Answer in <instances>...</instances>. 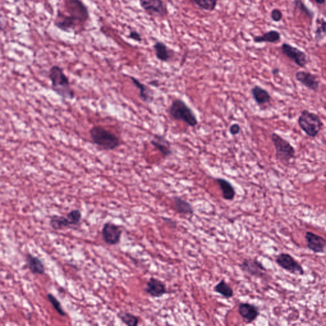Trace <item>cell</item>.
Wrapping results in <instances>:
<instances>
[{"instance_id": "obj_1", "label": "cell", "mask_w": 326, "mask_h": 326, "mask_svg": "<svg viewBox=\"0 0 326 326\" xmlns=\"http://www.w3.org/2000/svg\"><path fill=\"white\" fill-rule=\"evenodd\" d=\"M65 6L68 15L58 14L55 21V26L63 32L75 30L77 26L83 25L90 17L88 8L81 0H69Z\"/></svg>"}, {"instance_id": "obj_2", "label": "cell", "mask_w": 326, "mask_h": 326, "mask_svg": "<svg viewBox=\"0 0 326 326\" xmlns=\"http://www.w3.org/2000/svg\"><path fill=\"white\" fill-rule=\"evenodd\" d=\"M48 78L51 82V89L55 94L64 99L72 100L74 98L75 93L69 79L60 66L54 65L50 68Z\"/></svg>"}, {"instance_id": "obj_3", "label": "cell", "mask_w": 326, "mask_h": 326, "mask_svg": "<svg viewBox=\"0 0 326 326\" xmlns=\"http://www.w3.org/2000/svg\"><path fill=\"white\" fill-rule=\"evenodd\" d=\"M93 142L104 150H113L120 146V139L114 133L101 126H95L90 132Z\"/></svg>"}, {"instance_id": "obj_4", "label": "cell", "mask_w": 326, "mask_h": 326, "mask_svg": "<svg viewBox=\"0 0 326 326\" xmlns=\"http://www.w3.org/2000/svg\"><path fill=\"white\" fill-rule=\"evenodd\" d=\"M271 140L276 149L277 160L284 166H289L290 161L296 157L294 147L287 140L283 139L277 133H273Z\"/></svg>"}, {"instance_id": "obj_5", "label": "cell", "mask_w": 326, "mask_h": 326, "mask_svg": "<svg viewBox=\"0 0 326 326\" xmlns=\"http://www.w3.org/2000/svg\"><path fill=\"white\" fill-rule=\"evenodd\" d=\"M169 112L173 119L183 121L190 127L194 128L198 125L196 115L183 99H175L170 106Z\"/></svg>"}, {"instance_id": "obj_6", "label": "cell", "mask_w": 326, "mask_h": 326, "mask_svg": "<svg viewBox=\"0 0 326 326\" xmlns=\"http://www.w3.org/2000/svg\"><path fill=\"white\" fill-rule=\"evenodd\" d=\"M299 128L308 137L316 138L323 130L324 123L316 113L304 110L298 120Z\"/></svg>"}, {"instance_id": "obj_7", "label": "cell", "mask_w": 326, "mask_h": 326, "mask_svg": "<svg viewBox=\"0 0 326 326\" xmlns=\"http://www.w3.org/2000/svg\"><path fill=\"white\" fill-rule=\"evenodd\" d=\"M276 263L279 267L285 271L296 276H303L305 274L302 266L287 253H281L276 257Z\"/></svg>"}, {"instance_id": "obj_8", "label": "cell", "mask_w": 326, "mask_h": 326, "mask_svg": "<svg viewBox=\"0 0 326 326\" xmlns=\"http://www.w3.org/2000/svg\"><path fill=\"white\" fill-rule=\"evenodd\" d=\"M281 50L286 57L294 62L299 67L305 68L307 65L308 60L307 54L296 47L287 43H283L281 44Z\"/></svg>"}, {"instance_id": "obj_9", "label": "cell", "mask_w": 326, "mask_h": 326, "mask_svg": "<svg viewBox=\"0 0 326 326\" xmlns=\"http://www.w3.org/2000/svg\"><path fill=\"white\" fill-rule=\"evenodd\" d=\"M101 233L103 240L106 244L115 245L121 240L123 230L114 223H106L102 228Z\"/></svg>"}, {"instance_id": "obj_10", "label": "cell", "mask_w": 326, "mask_h": 326, "mask_svg": "<svg viewBox=\"0 0 326 326\" xmlns=\"http://www.w3.org/2000/svg\"><path fill=\"white\" fill-rule=\"evenodd\" d=\"M141 7L147 14L153 17H163L167 14V10L162 0H140Z\"/></svg>"}, {"instance_id": "obj_11", "label": "cell", "mask_w": 326, "mask_h": 326, "mask_svg": "<svg viewBox=\"0 0 326 326\" xmlns=\"http://www.w3.org/2000/svg\"><path fill=\"white\" fill-rule=\"evenodd\" d=\"M243 272L247 273L250 276L263 278L265 276L267 269L263 264L254 259H244L242 263L239 265Z\"/></svg>"}, {"instance_id": "obj_12", "label": "cell", "mask_w": 326, "mask_h": 326, "mask_svg": "<svg viewBox=\"0 0 326 326\" xmlns=\"http://www.w3.org/2000/svg\"><path fill=\"white\" fill-rule=\"evenodd\" d=\"M295 78L299 83L309 90L317 92L319 89V81L316 75L306 71H299L295 74Z\"/></svg>"}, {"instance_id": "obj_13", "label": "cell", "mask_w": 326, "mask_h": 326, "mask_svg": "<svg viewBox=\"0 0 326 326\" xmlns=\"http://www.w3.org/2000/svg\"><path fill=\"white\" fill-rule=\"evenodd\" d=\"M239 316L242 318L244 323L251 324L256 320L259 316V308L248 303H241L239 304L238 308Z\"/></svg>"}, {"instance_id": "obj_14", "label": "cell", "mask_w": 326, "mask_h": 326, "mask_svg": "<svg viewBox=\"0 0 326 326\" xmlns=\"http://www.w3.org/2000/svg\"><path fill=\"white\" fill-rule=\"evenodd\" d=\"M306 241L307 247L314 253L325 252L326 247V240L323 236L311 232H308L305 234Z\"/></svg>"}, {"instance_id": "obj_15", "label": "cell", "mask_w": 326, "mask_h": 326, "mask_svg": "<svg viewBox=\"0 0 326 326\" xmlns=\"http://www.w3.org/2000/svg\"><path fill=\"white\" fill-rule=\"evenodd\" d=\"M146 293L150 295L153 298H161L167 293L166 286L163 281L159 279L152 277L148 281L145 288Z\"/></svg>"}, {"instance_id": "obj_16", "label": "cell", "mask_w": 326, "mask_h": 326, "mask_svg": "<svg viewBox=\"0 0 326 326\" xmlns=\"http://www.w3.org/2000/svg\"><path fill=\"white\" fill-rule=\"evenodd\" d=\"M150 143L161 152L164 157H169L173 154L172 146H171L170 141L163 135H154L150 141Z\"/></svg>"}, {"instance_id": "obj_17", "label": "cell", "mask_w": 326, "mask_h": 326, "mask_svg": "<svg viewBox=\"0 0 326 326\" xmlns=\"http://www.w3.org/2000/svg\"><path fill=\"white\" fill-rule=\"evenodd\" d=\"M253 99L261 108H266L271 104L272 97L269 92L259 86H255L252 88Z\"/></svg>"}, {"instance_id": "obj_18", "label": "cell", "mask_w": 326, "mask_h": 326, "mask_svg": "<svg viewBox=\"0 0 326 326\" xmlns=\"http://www.w3.org/2000/svg\"><path fill=\"white\" fill-rule=\"evenodd\" d=\"M132 83H134L135 87L139 89L140 92V97L141 100L146 103H151L154 101V93L151 89L146 86L145 84L141 83L139 80L135 78L134 77H130Z\"/></svg>"}, {"instance_id": "obj_19", "label": "cell", "mask_w": 326, "mask_h": 326, "mask_svg": "<svg viewBox=\"0 0 326 326\" xmlns=\"http://www.w3.org/2000/svg\"><path fill=\"white\" fill-rule=\"evenodd\" d=\"M26 261L29 269L32 274L37 275L45 274V266L43 261L39 257L28 254L26 255Z\"/></svg>"}, {"instance_id": "obj_20", "label": "cell", "mask_w": 326, "mask_h": 326, "mask_svg": "<svg viewBox=\"0 0 326 326\" xmlns=\"http://www.w3.org/2000/svg\"><path fill=\"white\" fill-rule=\"evenodd\" d=\"M216 181L220 187L223 199L227 201L233 200L236 195V190L232 183L228 180L223 178H217Z\"/></svg>"}, {"instance_id": "obj_21", "label": "cell", "mask_w": 326, "mask_h": 326, "mask_svg": "<svg viewBox=\"0 0 326 326\" xmlns=\"http://www.w3.org/2000/svg\"><path fill=\"white\" fill-rule=\"evenodd\" d=\"M280 40V33L276 30H270L261 36H256L253 39V41L256 44H277L279 43Z\"/></svg>"}, {"instance_id": "obj_22", "label": "cell", "mask_w": 326, "mask_h": 326, "mask_svg": "<svg viewBox=\"0 0 326 326\" xmlns=\"http://www.w3.org/2000/svg\"><path fill=\"white\" fill-rule=\"evenodd\" d=\"M173 200H174L175 210L179 214L191 215L194 213V208H193L191 204L188 203L185 199L179 196H175Z\"/></svg>"}, {"instance_id": "obj_23", "label": "cell", "mask_w": 326, "mask_h": 326, "mask_svg": "<svg viewBox=\"0 0 326 326\" xmlns=\"http://www.w3.org/2000/svg\"><path fill=\"white\" fill-rule=\"evenodd\" d=\"M155 54L157 59L162 62H168L172 58L170 50L168 49L166 44L162 42H157L154 45Z\"/></svg>"}, {"instance_id": "obj_24", "label": "cell", "mask_w": 326, "mask_h": 326, "mask_svg": "<svg viewBox=\"0 0 326 326\" xmlns=\"http://www.w3.org/2000/svg\"><path fill=\"white\" fill-rule=\"evenodd\" d=\"M50 226L53 230H61L64 228H70L73 226L67 217L52 216L49 221Z\"/></svg>"}, {"instance_id": "obj_25", "label": "cell", "mask_w": 326, "mask_h": 326, "mask_svg": "<svg viewBox=\"0 0 326 326\" xmlns=\"http://www.w3.org/2000/svg\"><path fill=\"white\" fill-rule=\"evenodd\" d=\"M214 291L221 294L226 299L232 298L234 296L233 289L228 283L226 282L225 280H221L215 286Z\"/></svg>"}, {"instance_id": "obj_26", "label": "cell", "mask_w": 326, "mask_h": 326, "mask_svg": "<svg viewBox=\"0 0 326 326\" xmlns=\"http://www.w3.org/2000/svg\"><path fill=\"white\" fill-rule=\"evenodd\" d=\"M192 1L201 9L212 12L216 9L218 0H192Z\"/></svg>"}, {"instance_id": "obj_27", "label": "cell", "mask_w": 326, "mask_h": 326, "mask_svg": "<svg viewBox=\"0 0 326 326\" xmlns=\"http://www.w3.org/2000/svg\"><path fill=\"white\" fill-rule=\"evenodd\" d=\"M326 38V21L325 19H319L317 26L315 32V39L317 42L323 41Z\"/></svg>"}, {"instance_id": "obj_28", "label": "cell", "mask_w": 326, "mask_h": 326, "mask_svg": "<svg viewBox=\"0 0 326 326\" xmlns=\"http://www.w3.org/2000/svg\"><path fill=\"white\" fill-rule=\"evenodd\" d=\"M118 316L126 325L129 326H137L139 325V320L138 317L135 315L128 312H121Z\"/></svg>"}, {"instance_id": "obj_29", "label": "cell", "mask_w": 326, "mask_h": 326, "mask_svg": "<svg viewBox=\"0 0 326 326\" xmlns=\"http://www.w3.org/2000/svg\"><path fill=\"white\" fill-rule=\"evenodd\" d=\"M293 3L295 7L300 10L304 14L307 15L308 18L311 20L314 18L315 16L314 11L310 9L307 6H306L302 0H294Z\"/></svg>"}, {"instance_id": "obj_30", "label": "cell", "mask_w": 326, "mask_h": 326, "mask_svg": "<svg viewBox=\"0 0 326 326\" xmlns=\"http://www.w3.org/2000/svg\"><path fill=\"white\" fill-rule=\"evenodd\" d=\"M47 298L49 300L50 303L52 304V307H54V309L56 310L59 315H61V316H66V313L64 312L63 307H62L61 303L59 302L58 299L55 298L54 295L48 294Z\"/></svg>"}, {"instance_id": "obj_31", "label": "cell", "mask_w": 326, "mask_h": 326, "mask_svg": "<svg viewBox=\"0 0 326 326\" xmlns=\"http://www.w3.org/2000/svg\"><path fill=\"white\" fill-rule=\"evenodd\" d=\"M66 217L69 219L73 226L79 225L82 218L81 210L78 209L71 210Z\"/></svg>"}, {"instance_id": "obj_32", "label": "cell", "mask_w": 326, "mask_h": 326, "mask_svg": "<svg viewBox=\"0 0 326 326\" xmlns=\"http://www.w3.org/2000/svg\"><path fill=\"white\" fill-rule=\"evenodd\" d=\"M270 16H271L272 21L276 22V23H279L283 18L282 12L279 8H275V9L272 10Z\"/></svg>"}, {"instance_id": "obj_33", "label": "cell", "mask_w": 326, "mask_h": 326, "mask_svg": "<svg viewBox=\"0 0 326 326\" xmlns=\"http://www.w3.org/2000/svg\"><path fill=\"white\" fill-rule=\"evenodd\" d=\"M240 130V126L237 123L233 124L230 128V133L231 135H233V136L239 134Z\"/></svg>"}, {"instance_id": "obj_34", "label": "cell", "mask_w": 326, "mask_h": 326, "mask_svg": "<svg viewBox=\"0 0 326 326\" xmlns=\"http://www.w3.org/2000/svg\"><path fill=\"white\" fill-rule=\"evenodd\" d=\"M129 38H130L131 39L134 40V41L137 42H140L142 41L141 35H140L138 32H135V31H132V32L130 33Z\"/></svg>"}, {"instance_id": "obj_35", "label": "cell", "mask_w": 326, "mask_h": 326, "mask_svg": "<svg viewBox=\"0 0 326 326\" xmlns=\"http://www.w3.org/2000/svg\"><path fill=\"white\" fill-rule=\"evenodd\" d=\"M163 220L165 222L166 225H169L171 228H175L177 227L176 222L172 220V219L163 218Z\"/></svg>"}, {"instance_id": "obj_36", "label": "cell", "mask_w": 326, "mask_h": 326, "mask_svg": "<svg viewBox=\"0 0 326 326\" xmlns=\"http://www.w3.org/2000/svg\"><path fill=\"white\" fill-rule=\"evenodd\" d=\"M272 74L274 75H278L280 74V70H279L278 68H274V69L272 70Z\"/></svg>"}, {"instance_id": "obj_37", "label": "cell", "mask_w": 326, "mask_h": 326, "mask_svg": "<svg viewBox=\"0 0 326 326\" xmlns=\"http://www.w3.org/2000/svg\"><path fill=\"white\" fill-rule=\"evenodd\" d=\"M315 2L318 5H324L326 3V0H314Z\"/></svg>"}, {"instance_id": "obj_38", "label": "cell", "mask_w": 326, "mask_h": 326, "mask_svg": "<svg viewBox=\"0 0 326 326\" xmlns=\"http://www.w3.org/2000/svg\"><path fill=\"white\" fill-rule=\"evenodd\" d=\"M150 85L154 86L155 87H158L159 86V84L158 83V81H153L152 82H150Z\"/></svg>"}, {"instance_id": "obj_39", "label": "cell", "mask_w": 326, "mask_h": 326, "mask_svg": "<svg viewBox=\"0 0 326 326\" xmlns=\"http://www.w3.org/2000/svg\"></svg>"}]
</instances>
